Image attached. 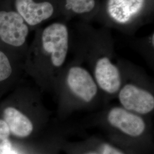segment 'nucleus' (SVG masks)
<instances>
[{
    "instance_id": "f257e3e1",
    "label": "nucleus",
    "mask_w": 154,
    "mask_h": 154,
    "mask_svg": "<svg viewBox=\"0 0 154 154\" xmlns=\"http://www.w3.org/2000/svg\"><path fill=\"white\" fill-rule=\"evenodd\" d=\"M36 43L41 51L49 58L51 65L60 68L66 61L69 47V32L65 24L50 23L37 32Z\"/></svg>"
},
{
    "instance_id": "f03ea898",
    "label": "nucleus",
    "mask_w": 154,
    "mask_h": 154,
    "mask_svg": "<svg viewBox=\"0 0 154 154\" xmlns=\"http://www.w3.org/2000/svg\"><path fill=\"white\" fill-rule=\"evenodd\" d=\"M30 28L16 11L0 3V44L20 48L26 42Z\"/></svg>"
},
{
    "instance_id": "7ed1b4c3",
    "label": "nucleus",
    "mask_w": 154,
    "mask_h": 154,
    "mask_svg": "<svg viewBox=\"0 0 154 154\" xmlns=\"http://www.w3.org/2000/svg\"><path fill=\"white\" fill-rule=\"evenodd\" d=\"M0 3L16 11L30 29L51 19L58 9V0H3Z\"/></svg>"
},
{
    "instance_id": "20e7f679",
    "label": "nucleus",
    "mask_w": 154,
    "mask_h": 154,
    "mask_svg": "<svg viewBox=\"0 0 154 154\" xmlns=\"http://www.w3.org/2000/svg\"><path fill=\"white\" fill-rule=\"evenodd\" d=\"M119 99L123 108L132 112L146 114L154 110L153 95L132 84H127L122 88Z\"/></svg>"
},
{
    "instance_id": "39448f33",
    "label": "nucleus",
    "mask_w": 154,
    "mask_h": 154,
    "mask_svg": "<svg viewBox=\"0 0 154 154\" xmlns=\"http://www.w3.org/2000/svg\"><path fill=\"white\" fill-rule=\"evenodd\" d=\"M67 83L70 90L79 99L89 102L94 98L98 86L90 73L81 66L70 67L67 75Z\"/></svg>"
},
{
    "instance_id": "423d86ee",
    "label": "nucleus",
    "mask_w": 154,
    "mask_h": 154,
    "mask_svg": "<svg viewBox=\"0 0 154 154\" xmlns=\"http://www.w3.org/2000/svg\"><path fill=\"white\" fill-rule=\"evenodd\" d=\"M107 120L112 126L131 137L140 136L146 129L145 122L140 116L122 107L111 109Z\"/></svg>"
},
{
    "instance_id": "0eeeda50",
    "label": "nucleus",
    "mask_w": 154,
    "mask_h": 154,
    "mask_svg": "<svg viewBox=\"0 0 154 154\" xmlns=\"http://www.w3.org/2000/svg\"><path fill=\"white\" fill-rule=\"evenodd\" d=\"M95 82L99 88L109 94L119 91L121 86V72L118 67L106 56L99 58L94 69Z\"/></svg>"
},
{
    "instance_id": "6e6552de",
    "label": "nucleus",
    "mask_w": 154,
    "mask_h": 154,
    "mask_svg": "<svg viewBox=\"0 0 154 154\" xmlns=\"http://www.w3.org/2000/svg\"><path fill=\"white\" fill-rule=\"evenodd\" d=\"M146 0H107L106 11L110 18L125 25L132 21L142 11Z\"/></svg>"
},
{
    "instance_id": "1a4fd4ad",
    "label": "nucleus",
    "mask_w": 154,
    "mask_h": 154,
    "mask_svg": "<svg viewBox=\"0 0 154 154\" xmlns=\"http://www.w3.org/2000/svg\"><path fill=\"white\" fill-rule=\"evenodd\" d=\"M4 118L10 132L19 138H25L33 132L32 122L25 114L16 109L8 107L4 110Z\"/></svg>"
},
{
    "instance_id": "9d476101",
    "label": "nucleus",
    "mask_w": 154,
    "mask_h": 154,
    "mask_svg": "<svg viewBox=\"0 0 154 154\" xmlns=\"http://www.w3.org/2000/svg\"><path fill=\"white\" fill-rule=\"evenodd\" d=\"M96 6L95 0H66V9L77 14H83L93 11Z\"/></svg>"
},
{
    "instance_id": "9b49d317",
    "label": "nucleus",
    "mask_w": 154,
    "mask_h": 154,
    "mask_svg": "<svg viewBox=\"0 0 154 154\" xmlns=\"http://www.w3.org/2000/svg\"><path fill=\"white\" fill-rule=\"evenodd\" d=\"M10 130L5 122L0 120V154H8L11 150L9 137Z\"/></svg>"
},
{
    "instance_id": "f8f14e48",
    "label": "nucleus",
    "mask_w": 154,
    "mask_h": 154,
    "mask_svg": "<svg viewBox=\"0 0 154 154\" xmlns=\"http://www.w3.org/2000/svg\"><path fill=\"white\" fill-rule=\"evenodd\" d=\"M12 72L13 66L9 57L0 49V82L8 79Z\"/></svg>"
},
{
    "instance_id": "ddd939ff",
    "label": "nucleus",
    "mask_w": 154,
    "mask_h": 154,
    "mask_svg": "<svg viewBox=\"0 0 154 154\" xmlns=\"http://www.w3.org/2000/svg\"><path fill=\"white\" fill-rule=\"evenodd\" d=\"M102 154H124L121 151L118 149L111 146L110 145L106 144L104 146Z\"/></svg>"
},
{
    "instance_id": "4468645a",
    "label": "nucleus",
    "mask_w": 154,
    "mask_h": 154,
    "mask_svg": "<svg viewBox=\"0 0 154 154\" xmlns=\"http://www.w3.org/2000/svg\"><path fill=\"white\" fill-rule=\"evenodd\" d=\"M8 154H18L17 152H16L15 151H12V149H11V151L8 153Z\"/></svg>"
},
{
    "instance_id": "2eb2a0df",
    "label": "nucleus",
    "mask_w": 154,
    "mask_h": 154,
    "mask_svg": "<svg viewBox=\"0 0 154 154\" xmlns=\"http://www.w3.org/2000/svg\"><path fill=\"white\" fill-rule=\"evenodd\" d=\"M97 154V153H95V152H90V153H88V154Z\"/></svg>"
},
{
    "instance_id": "dca6fc26",
    "label": "nucleus",
    "mask_w": 154,
    "mask_h": 154,
    "mask_svg": "<svg viewBox=\"0 0 154 154\" xmlns=\"http://www.w3.org/2000/svg\"><path fill=\"white\" fill-rule=\"evenodd\" d=\"M3 0H0V2H1V1H2Z\"/></svg>"
}]
</instances>
